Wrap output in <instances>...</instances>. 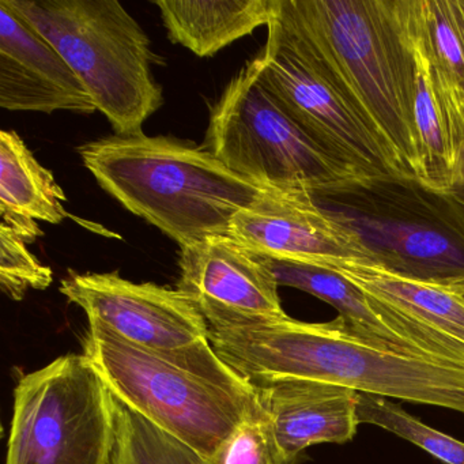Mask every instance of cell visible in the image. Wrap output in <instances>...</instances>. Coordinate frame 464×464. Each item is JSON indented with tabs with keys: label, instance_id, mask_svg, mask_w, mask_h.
I'll use <instances>...</instances> for the list:
<instances>
[{
	"label": "cell",
	"instance_id": "6da1fadb",
	"mask_svg": "<svg viewBox=\"0 0 464 464\" xmlns=\"http://www.w3.org/2000/svg\"><path fill=\"white\" fill-rule=\"evenodd\" d=\"M273 18L379 138L403 175L425 186L403 0H276Z\"/></svg>",
	"mask_w": 464,
	"mask_h": 464
},
{
	"label": "cell",
	"instance_id": "7a4b0ae2",
	"mask_svg": "<svg viewBox=\"0 0 464 464\" xmlns=\"http://www.w3.org/2000/svg\"><path fill=\"white\" fill-rule=\"evenodd\" d=\"M217 354L244 379H305L464 412V366L366 341L339 317L241 319L208 325Z\"/></svg>",
	"mask_w": 464,
	"mask_h": 464
},
{
	"label": "cell",
	"instance_id": "3957f363",
	"mask_svg": "<svg viewBox=\"0 0 464 464\" xmlns=\"http://www.w3.org/2000/svg\"><path fill=\"white\" fill-rule=\"evenodd\" d=\"M82 349L113 395L203 459L265 410L254 385L217 354L208 339L149 349L89 322Z\"/></svg>",
	"mask_w": 464,
	"mask_h": 464
},
{
	"label": "cell",
	"instance_id": "277c9868",
	"mask_svg": "<svg viewBox=\"0 0 464 464\" xmlns=\"http://www.w3.org/2000/svg\"><path fill=\"white\" fill-rule=\"evenodd\" d=\"M78 153L105 192L180 248L227 236L235 217L265 191L203 145L175 138L113 135Z\"/></svg>",
	"mask_w": 464,
	"mask_h": 464
},
{
	"label": "cell",
	"instance_id": "5b68a950",
	"mask_svg": "<svg viewBox=\"0 0 464 464\" xmlns=\"http://www.w3.org/2000/svg\"><path fill=\"white\" fill-rule=\"evenodd\" d=\"M74 70L116 135L142 134L164 104L150 40L116 0H10Z\"/></svg>",
	"mask_w": 464,
	"mask_h": 464
},
{
	"label": "cell",
	"instance_id": "8992f818",
	"mask_svg": "<svg viewBox=\"0 0 464 464\" xmlns=\"http://www.w3.org/2000/svg\"><path fill=\"white\" fill-rule=\"evenodd\" d=\"M314 198L377 265L445 289L464 287V205L450 192L384 179Z\"/></svg>",
	"mask_w": 464,
	"mask_h": 464
},
{
	"label": "cell",
	"instance_id": "52a82bcc",
	"mask_svg": "<svg viewBox=\"0 0 464 464\" xmlns=\"http://www.w3.org/2000/svg\"><path fill=\"white\" fill-rule=\"evenodd\" d=\"M203 148L262 189L333 194L366 183L309 138L274 102L255 58L211 108Z\"/></svg>",
	"mask_w": 464,
	"mask_h": 464
},
{
	"label": "cell",
	"instance_id": "ba28073f",
	"mask_svg": "<svg viewBox=\"0 0 464 464\" xmlns=\"http://www.w3.org/2000/svg\"><path fill=\"white\" fill-rule=\"evenodd\" d=\"M113 442L115 399L83 353L21 377L6 464H110Z\"/></svg>",
	"mask_w": 464,
	"mask_h": 464
},
{
	"label": "cell",
	"instance_id": "9c48e42d",
	"mask_svg": "<svg viewBox=\"0 0 464 464\" xmlns=\"http://www.w3.org/2000/svg\"><path fill=\"white\" fill-rule=\"evenodd\" d=\"M255 61L274 102L336 161L365 181L410 180L343 97L287 42L274 18Z\"/></svg>",
	"mask_w": 464,
	"mask_h": 464
},
{
	"label": "cell",
	"instance_id": "30bf717a",
	"mask_svg": "<svg viewBox=\"0 0 464 464\" xmlns=\"http://www.w3.org/2000/svg\"><path fill=\"white\" fill-rule=\"evenodd\" d=\"M61 293L89 322L149 349H178L208 339V323L180 290L129 281L118 273L78 274L62 279Z\"/></svg>",
	"mask_w": 464,
	"mask_h": 464
},
{
	"label": "cell",
	"instance_id": "8fae6325",
	"mask_svg": "<svg viewBox=\"0 0 464 464\" xmlns=\"http://www.w3.org/2000/svg\"><path fill=\"white\" fill-rule=\"evenodd\" d=\"M230 238L273 259L324 266L376 263L361 238L323 210L309 192L265 189L230 224Z\"/></svg>",
	"mask_w": 464,
	"mask_h": 464
},
{
	"label": "cell",
	"instance_id": "7c38bea8",
	"mask_svg": "<svg viewBox=\"0 0 464 464\" xmlns=\"http://www.w3.org/2000/svg\"><path fill=\"white\" fill-rule=\"evenodd\" d=\"M360 287L388 324L430 360L464 366V298L459 293L393 273L377 263H333Z\"/></svg>",
	"mask_w": 464,
	"mask_h": 464
},
{
	"label": "cell",
	"instance_id": "4fadbf2b",
	"mask_svg": "<svg viewBox=\"0 0 464 464\" xmlns=\"http://www.w3.org/2000/svg\"><path fill=\"white\" fill-rule=\"evenodd\" d=\"M178 287L208 325L286 316L266 260L229 236L180 248Z\"/></svg>",
	"mask_w": 464,
	"mask_h": 464
},
{
	"label": "cell",
	"instance_id": "5bb4252c",
	"mask_svg": "<svg viewBox=\"0 0 464 464\" xmlns=\"http://www.w3.org/2000/svg\"><path fill=\"white\" fill-rule=\"evenodd\" d=\"M0 107L81 115L97 111L74 70L10 0H0Z\"/></svg>",
	"mask_w": 464,
	"mask_h": 464
},
{
	"label": "cell",
	"instance_id": "9a60e30c",
	"mask_svg": "<svg viewBox=\"0 0 464 464\" xmlns=\"http://www.w3.org/2000/svg\"><path fill=\"white\" fill-rule=\"evenodd\" d=\"M249 382L270 415L279 445L290 455L300 456L312 445L344 444L357 434V391L305 379Z\"/></svg>",
	"mask_w": 464,
	"mask_h": 464
},
{
	"label": "cell",
	"instance_id": "2e32d148",
	"mask_svg": "<svg viewBox=\"0 0 464 464\" xmlns=\"http://www.w3.org/2000/svg\"><path fill=\"white\" fill-rule=\"evenodd\" d=\"M404 23L415 67V124L422 146L425 186L450 192L456 154L448 102L447 72L437 59L420 0H403Z\"/></svg>",
	"mask_w": 464,
	"mask_h": 464
},
{
	"label": "cell",
	"instance_id": "e0dca14e",
	"mask_svg": "<svg viewBox=\"0 0 464 464\" xmlns=\"http://www.w3.org/2000/svg\"><path fill=\"white\" fill-rule=\"evenodd\" d=\"M276 0H160L154 2L173 44L208 58L274 17Z\"/></svg>",
	"mask_w": 464,
	"mask_h": 464
},
{
	"label": "cell",
	"instance_id": "ac0fdd59",
	"mask_svg": "<svg viewBox=\"0 0 464 464\" xmlns=\"http://www.w3.org/2000/svg\"><path fill=\"white\" fill-rule=\"evenodd\" d=\"M262 257L273 271L279 286L303 290L330 304L338 311L339 319L353 333L392 352L428 358L392 325L388 324L365 293L341 274L308 263Z\"/></svg>",
	"mask_w": 464,
	"mask_h": 464
},
{
	"label": "cell",
	"instance_id": "d6986e66",
	"mask_svg": "<svg viewBox=\"0 0 464 464\" xmlns=\"http://www.w3.org/2000/svg\"><path fill=\"white\" fill-rule=\"evenodd\" d=\"M53 173L43 167L15 131L0 132V216L61 224L69 213Z\"/></svg>",
	"mask_w": 464,
	"mask_h": 464
},
{
	"label": "cell",
	"instance_id": "ffe728a7",
	"mask_svg": "<svg viewBox=\"0 0 464 464\" xmlns=\"http://www.w3.org/2000/svg\"><path fill=\"white\" fill-rule=\"evenodd\" d=\"M115 399V442L110 464H205V459L140 412Z\"/></svg>",
	"mask_w": 464,
	"mask_h": 464
},
{
	"label": "cell",
	"instance_id": "44dd1931",
	"mask_svg": "<svg viewBox=\"0 0 464 464\" xmlns=\"http://www.w3.org/2000/svg\"><path fill=\"white\" fill-rule=\"evenodd\" d=\"M357 417L360 423L385 429L445 464H464V442L420 422L399 404L384 396L358 392Z\"/></svg>",
	"mask_w": 464,
	"mask_h": 464
},
{
	"label": "cell",
	"instance_id": "7402d4cb",
	"mask_svg": "<svg viewBox=\"0 0 464 464\" xmlns=\"http://www.w3.org/2000/svg\"><path fill=\"white\" fill-rule=\"evenodd\" d=\"M298 458L279 445L270 415L263 410L241 423L205 464H298Z\"/></svg>",
	"mask_w": 464,
	"mask_h": 464
},
{
	"label": "cell",
	"instance_id": "603a6c76",
	"mask_svg": "<svg viewBox=\"0 0 464 464\" xmlns=\"http://www.w3.org/2000/svg\"><path fill=\"white\" fill-rule=\"evenodd\" d=\"M53 282L51 267L29 251L28 244L6 225H0V289L21 301L29 289L45 290Z\"/></svg>",
	"mask_w": 464,
	"mask_h": 464
},
{
	"label": "cell",
	"instance_id": "cb8c5ba5",
	"mask_svg": "<svg viewBox=\"0 0 464 464\" xmlns=\"http://www.w3.org/2000/svg\"><path fill=\"white\" fill-rule=\"evenodd\" d=\"M453 17L459 32V45L455 50L450 51L447 55L440 56L439 62L441 66L458 80L464 88V0H450ZM456 160H458V169H456L455 180L450 194L458 198L464 205V132L456 145Z\"/></svg>",
	"mask_w": 464,
	"mask_h": 464
},
{
	"label": "cell",
	"instance_id": "d4e9b609",
	"mask_svg": "<svg viewBox=\"0 0 464 464\" xmlns=\"http://www.w3.org/2000/svg\"><path fill=\"white\" fill-rule=\"evenodd\" d=\"M453 292L459 293V295H461V297L464 298V287H461V289H455Z\"/></svg>",
	"mask_w": 464,
	"mask_h": 464
}]
</instances>
